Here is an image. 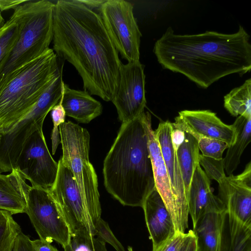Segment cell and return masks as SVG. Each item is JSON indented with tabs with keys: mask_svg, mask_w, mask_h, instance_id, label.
Returning <instances> with one entry per match:
<instances>
[{
	"mask_svg": "<svg viewBox=\"0 0 251 251\" xmlns=\"http://www.w3.org/2000/svg\"><path fill=\"white\" fill-rule=\"evenodd\" d=\"M99 10L80 0L54 3L52 50L59 59L75 68L85 91L111 101L119 86L122 63Z\"/></svg>",
	"mask_w": 251,
	"mask_h": 251,
	"instance_id": "6da1fadb",
	"label": "cell"
},
{
	"mask_svg": "<svg viewBox=\"0 0 251 251\" xmlns=\"http://www.w3.org/2000/svg\"><path fill=\"white\" fill-rule=\"evenodd\" d=\"M153 51L163 68L183 75L203 88L226 75H244L251 69L250 36L241 25L233 34L206 31L176 34L169 27Z\"/></svg>",
	"mask_w": 251,
	"mask_h": 251,
	"instance_id": "7a4b0ae2",
	"label": "cell"
},
{
	"mask_svg": "<svg viewBox=\"0 0 251 251\" xmlns=\"http://www.w3.org/2000/svg\"><path fill=\"white\" fill-rule=\"evenodd\" d=\"M107 191L122 204L142 207L155 188L145 112L122 123L103 168Z\"/></svg>",
	"mask_w": 251,
	"mask_h": 251,
	"instance_id": "3957f363",
	"label": "cell"
},
{
	"mask_svg": "<svg viewBox=\"0 0 251 251\" xmlns=\"http://www.w3.org/2000/svg\"><path fill=\"white\" fill-rule=\"evenodd\" d=\"M54 3L29 0L14 9L19 36L0 63V91L24 66L47 51L53 38Z\"/></svg>",
	"mask_w": 251,
	"mask_h": 251,
	"instance_id": "277c9868",
	"label": "cell"
},
{
	"mask_svg": "<svg viewBox=\"0 0 251 251\" xmlns=\"http://www.w3.org/2000/svg\"><path fill=\"white\" fill-rule=\"evenodd\" d=\"M63 67L52 49L22 68L0 91V134L31 110Z\"/></svg>",
	"mask_w": 251,
	"mask_h": 251,
	"instance_id": "5b68a950",
	"label": "cell"
},
{
	"mask_svg": "<svg viewBox=\"0 0 251 251\" xmlns=\"http://www.w3.org/2000/svg\"><path fill=\"white\" fill-rule=\"evenodd\" d=\"M63 164L72 173L90 221L95 229L101 218L98 177L89 161L90 134L88 130L71 121L59 126Z\"/></svg>",
	"mask_w": 251,
	"mask_h": 251,
	"instance_id": "8992f818",
	"label": "cell"
},
{
	"mask_svg": "<svg viewBox=\"0 0 251 251\" xmlns=\"http://www.w3.org/2000/svg\"><path fill=\"white\" fill-rule=\"evenodd\" d=\"M61 69L52 83L44 92L31 110L0 142V173L11 172L16 168L23 148L30 136L42 128L48 113L60 101L64 81Z\"/></svg>",
	"mask_w": 251,
	"mask_h": 251,
	"instance_id": "52a82bcc",
	"label": "cell"
},
{
	"mask_svg": "<svg viewBox=\"0 0 251 251\" xmlns=\"http://www.w3.org/2000/svg\"><path fill=\"white\" fill-rule=\"evenodd\" d=\"M100 14L113 43L127 62L139 61L142 34L133 4L124 0H105Z\"/></svg>",
	"mask_w": 251,
	"mask_h": 251,
	"instance_id": "ba28073f",
	"label": "cell"
},
{
	"mask_svg": "<svg viewBox=\"0 0 251 251\" xmlns=\"http://www.w3.org/2000/svg\"><path fill=\"white\" fill-rule=\"evenodd\" d=\"M25 213L40 239L50 244L55 241L63 248L71 243L69 227L49 190L31 186Z\"/></svg>",
	"mask_w": 251,
	"mask_h": 251,
	"instance_id": "9c48e42d",
	"label": "cell"
},
{
	"mask_svg": "<svg viewBox=\"0 0 251 251\" xmlns=\"http://www.w3.org/2000/svg\"><path fill=\"white\" fill-rule=\"evenodd\" d=\"M58 165L55 180L49 191L66 222L71 236L83 233L95 236V229L72 173L63 164L61 158Z\"/></svg>",
	"mask_w": 251,
	"mask_h": 251,
	"instance_id": "30bf717a",
	"label": "cell"
},
{
	"mask_svg": "<svg viewBox=\"0 0 251 251\" xmlns=\"http://www.w3.org/2000/svg\"><path fill=\"white\" fill-rule=\"evenodd\" d=\"M16 168L32 186L49 190L53 185L57 174L58 162L49 151L43 127L36 130L25 144Z\"/></svg>",
	"mask_w": 251,
	"mask_h": 251,
	"instance_id": "8fae6325",
	"label": "cell"
},
{
	"mask_svg": "<svg viewBox=\"0 0 251 251\" xmlns=\"http://www.w3.org/2000/svg\"><path fill=\"white\" fill-rule=\"evenodd\" d=\"M111 101L125 123L139 116L146 105L144 65L140 61L122 64L118 89Z\"/></svg>",
	"mask_w": 251,
	"mask_h": 251,
	"instance_id": "7c38bea8",
	"label": "cell"
},
{
	"mask_svg": "<svg viewBox=\"0 0 251 251\" xmlns=\"http://www.w3.org/2000/svg\"><path fill=\"white\" fill-rule=\"evenodd\" d=\"M172 129V123L167 120L160 123L154 132L161 150L177 208L179 232L184 233L188 228V198L185 191L176 151L174 149L171 141Z\"/></svg>",
	"mask_w": 251,
	"mask_h": 251,
	"instance_id": "4fadbf2b",
	"label": "cell"
},
{
	"mask_svg": "<svg viewBox=\"0 0 251 251\" xmlns=\"http://www.w3.org/2000/svg\"><path fill=\"white\" fill-rule=\"evenodd\" d=\"M218 197L226 211L246 226L251 227V162L236 176L224 174L216 180Z\"/></svg>",
	"mask_w": 251,
	"mask_h": 251,
	"instance_id": "5bb4252c",
	"label": "cell"
},
{
	"mask_svg": "<svg viewBox=\"0 0 251 251\" xmlns=\"http://www.w3.org/2000/svg\"><path fill=\"white\" fill-rule=\"evenodd\" d=\"M175 120L173 127L185 132L224 141L229 147L235 141L233 126L225 124L209 110H182Z\"/></svg>",
	"mask_w": 251,
	"mask_h": 251,
	"instance_id": "9a60e30c",
	"label": "cell"
},
{
	"mask_svg": "<svg viewBox=\"0 0 251 251\" xmlns=\"http://www.w3.org/2000/svg\"><path fill=\"white\" fill-rule=\"evenodd\" d=\"M145 120L155 189L160 195L171 215L175 232L179 233L177 211L172 194L169 176L158 142L152 128L151 116L148 112H145Z\"/></svg>",
	"mask_w": 251,
	"mask_h": 251,
	"instance_id": "2e32d148",
	"label": "cell"
},
{
	"mask_svg": "<svg viewBox=\"0 0 251 251\" xmlns=\"http://www.w3.org/2000/svg\"><path fill=\"white\" fill-rule=\"evenodd\" d=\"M188 212L194 228L198 221L210 213L226 211L223 202L214 195L210 179L199 164L192 177L188 196Z\"/></svg>",
	"mask_w": 251,
	"mask_h": 251,
	"instance_id": "e0dca14e",
	"label": "cell"
},
{
	"mask_svg": "<svg viewBox=\"0 0 251 251\" xmlns=\"http://www.w3.org/2000/svg\"><path fill=\"white\" fill-rule=\"evenodd\" d=\"M142 208L154 251L174 235L176 232L174 224L155 188L146 198Z\"/></svg>",
	"mask_w": 251,
	"mask_h": 251,
	"instance_id": "ac0fdd59",
	"label": "cell"
},
{
	"mask_svg": "<svg viewBox=\"0 0 251 251\" xmlns=\"http://www.w3.org/2000/svg\"><path fill=\"white\" fill-rule=\"evenodd\" d=\"M30 187L17 168L8 175L0 173V209L12 215L25 213Z\"/></svg>",
	"mask_w": 251,
	"mask_h": 251,
	"instance_id": "d6986e66",
	"label": "cell"
},
{
	"mask_svg": "<svg viewBox=\"0 0 251 251\" xmlns=\"http://www.w3.org/2000/svg\"><path fill=\"white\" fill-rule=\"evenodd\" d=\"M61 100L66 116L80 123H89L102 111L101 103L88 92L72 89L65 82Z\"/></svg>",
	"mask_w": 251,
	"mask_h": 251,
	"instance_id": "ffe728a7",
	"label": "cell"
},
{
	"mask_svg": "<svg viewBox=\"0 0 251 251\" xmlns=\"http://www.w3.org/2000/svg\"><path fill=\"white\" fill-rule=\"evenodd\" d=\"M218 251H251V227L225 211Z\"/></svg>",
	"mask_w": 251,
	"mask_h": 251,
	"instance_id": "44dd1931",
	"label": "cell"
},
{
	"mask_svg": "<svg viewBox=\"0 0 251 251\" xmlns=\"http://www.w3.org/2000/svg\"><path fill=\"white\" fill-rule=\"evenodd\" d=\"M232 125L235 132V141L227 149L222 159L224 171L228 176L237 169L243 152L251 141V118L239 116Z\"/></svg>",
	"mask_w": 251,
	"mask_h": 251,
	"instance_id": "7402d4cb",
	"label": "cell"
},
{
	"mask_svg": "<svg viewBox=\"0 0 251 251\" xmlns=\"http://www.w3.org/2000/svg\"><path fill=\"white\" fill-rule=\"evenodd\" d=\"M224 212L205 215L193 228L197 251H218Z\"/></svg>",
	"mask_w": 251,
	"mask_h": 251,
	"instance_id": "603a6c76",
	"label": "cell"
},
{
	"mask_svg": "<svg viewBox=\"0 0 251 251\" xmlns=\"http://www.w3.org/2000/svg\"><path fill=\"white\" fill-rule=\"evenodd\" d=\"M184 132V140L177 150L176 154L188 198L192 177L197 166L199 164L200 153L196 139L190 133Z\"/></svg>",
	"mask_w": 251,
	"mask_h": 251,
	"instance_id": "cb8c5ba5",
	"label": "cell"
},
{
	"mask_svg": "<svg viewBox=\"0 0 251 251\" xmlns=\"http://www.w3.org/2000/svg\"><path fill=\"white\" fill-rule=\"evenodd\" d=\"M224 107L233 116L251 118V79L224 97Z\"/></svg>",
	"mask_w": 251,
	"mask_h": 251,
	"instance_id": "d4e9b609",
	"label": "cell"
},
{
	"mask_svg": "<svg viewBox=\"0 0 251 251\" xmlns=\"http://www.w3.org/2000/svg\"><path fill=\"white\" fill-rule=\"evenodd\" d=\"M12 214L0 209V251H12L15 240L21 228Z\"/></svg>",
	"mask_w": 251,
	"mask_h": 251,
	"instance_id": "484cf974",
	"label": "cell"
},
{
	"mask_svg": "<svg viewBox=\"0 0 251 251\" xmlns=\"http://www.w3.org/2000/svg\"><path fill=\"white\" fill-rule=\"evenodd\" d=\"M189 133L196 139L201 155L218 161L223 158V154L229 147L225 142L194 133Z\"/></svg>",
	"mask_w": 251,
	"mask_h": 251,
	"instance_id": "4316f807",
	"label": "cell"
},
{
	"mask_svg": "<svg viewBox=\"0 0 251 251\" xmlns=\"http://www.w3.org/2000/svg\"><path fill=\"white\" fill-rule=\"evenodd\" d=\"M19 36L18 25L11 16L0 28V63Z\"/></svg>",
	"mask_w": 251,
	"mask_h": 251,
	"instance_id": "83f0119b",
	"label": "cell"
},
{
	"mask_svg": "<svg viewBox=\"0 0 251 251\" xmlns=\"http://www.w3.org/2000/svg\"><path fill=\"white\" fill-rule=\"evenodd\" d=\"M73 251H107L105 243L89 234H77L72 237Z\"/></svg>",
	"mask_w": 251,
	"mask_h": 251,
	"instance_id": "f1b7e54d",
	"label": "cell"
},
{
	"mask_svg": "<svg viewBox=\"0 0 251 251\" xmlns=\"http://www.w3.org/2000/svg\"><path fill=\"white\" fill-rule=\"evenodd\" d=\"M51 117L53 124L51 139L52 153L54 155L59 144L60 143L58 126L65 122L66 114L62 105L61 100L51 109Z\"/></svg>",
	"mask_w": 251,
	"mask_h": 251,
	"instance_id": "f546056e",
	"label": "cell"
},
{
	"mask_svg": "<svg viewBox=\"0 0 251 251\" xmlns=\"http://www.w3.org/2000/svg\"><path fill=\"white\" fill-rule=\"evenodd\" d=\"M96 234L100 241L110 244L116 251H126L124 247L115 237L107 222L101 218L95 227Z\"/></svg>",
	"mask_w": 251,
	"mask_h": 251,
	"instance_id": "4dcf8cb0",
	"label": "cell"
},
{
	"mask_svg": "<svg viewBox=\"0 0 251 251\" xmlns=\"http://www.w3.org/2000/svg\"><path fill=\"white\" fill-rule=\"evenodd\" d=\"M187 233H175L156 249L152 251H183Z\"/></svg>",
	"mask_w": 251,
	"mask_h": 251,
	"instance_id": "1f68e13d",
	"label": "cell"
},
{
	"mask_svg": "<svg viewBox=\"0 0 251 251\" xmlns=\"http://www.w3.org/2000/svg\"><path fill=\"white\" fill-rule=\"evenodd\" d=\"M12 251H36L29 237L22 232L17 236Z\"/></svg>",
	"mask_w": 251,
	"mask_h": 251,
	"instance_id": "d6a6232c",
	"label": "cell"
},
{
	"mask_svg": "<svg viewBox=\"0 0 251 251\" xmlns=\"http://www.w3.org/2000/svg\"><path fill=\"white\" fill-rule=\"evenodd\" d=\"M171 137L173 146L174 149L177 151L184 140L185 132L180 129L173 126Z\"/></svg>",
	"mask_w": 251,
	"mask_h": 251,
	"instance_id": "836d02e7",
	"label": "cell"
},
{
	"mask_svg": "<svg viewBox=\"0 0 251 251\" xmlns=\"http://www.w3.org/2000/svg\"><path fill=\"white\" fill-rule=\"evenodd\" d=\"M187 233L186 240L183 251H197V238L193 230Z\"/></svg>",
	"mask_w": 251,
	"mask_h": 251,
	"instance_id": "e575fe53",
	"label": "cell"
},
{
	"mask_svg": "<svg viewBox=\"0 0 251 251\" xmlns=\"http://www.w3.org/2000/svg\"><path fill=\"white\" fill-rule=\"evenodd\" d=\"M27 0H0V11L14 9L18 6L25 3Z\"/></svg>",
	"mask_w": 251,
	"mask_h": 251,
	"instance_id": "d590c367",
	"label": "cell"
},
{
	"mask_svg": "<svg viewBox=\"0 0 251 251\" xmlns=\"http://www.w3.org/2000/svg\"><path fill=\"white\" fill-rule=\"evenodd\" d=\"M32 243L36 251H58L50 243L41 239L32 240Z\"/></svg>",
	"mask_w": 251,
	"mask_h": 251,
	"instance_id": "8d00e7d4",
	"label": "cell"
},
{
	"mask_svg": "<svg viewBox=\"0 0 251 251\" xmlns=\"http://www.w3.org/2000/svg\"><path fill=\"white\" fill-rule=\"evenodd\" d=\"M86 6L95 9L99 10L105 0H80Z\"/></svg>",
	"mask_w": 251,
	"mask_h": 251,
	"instance_id": "74e56055",
	"label": "cell"
},
{
	"mask_svg": "<svg viewBox=\"0 0 251 251\" xmlns=\"http://www.w3.org/2000/svg\"><path fill=\"white\" fill-rule=\"evenodd\" d=\"M5 23L4 20L0 11V28Z\"/></svg>",
	"mask_w": 251,
	"mask_h": 251,
	"instance_id": "f35d334b",
	"label": "cell"
},
{
	"mask_svg": "<svg viewBox=\"0 0 251 251\" xmlns=\"http://www.w3.org/2000/svg\"><path fill=\"white\" fill-rule=\"evenodd\" d=\"M64 249L65 251H73L71 243L67 245Z\"/></svg>",
	"mask_w": 251,
	"mask_h": 251,
	"instance_id": "ab89813d",
	"label": "cell"
},
{
	"mask_svg": "<svg viewBox=\"0 0 251 251\" xmlns=\"http://www.w3.org/2000/svg\"><path fill=\"white\" fill-rule=\"evenodd\" d=\"M1 137H2V135L0 134V140H1Z\"/></svg>",
	"mask_w": 251,
	"mask_h": 251,
	"instance_id": "60d3db41",
	"label": "cell"
}]
</instances>
